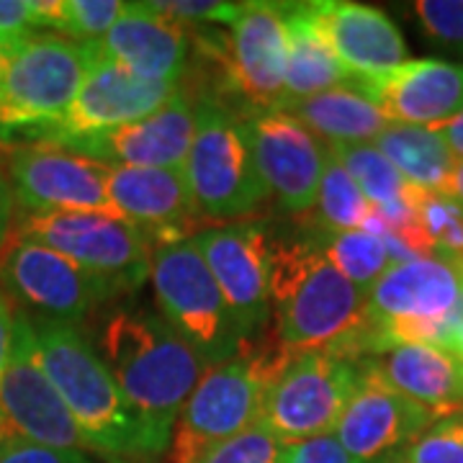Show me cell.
I'll return each mask as SVG.
<instances>
[{"mask_svg": "<svg viewBox=\"0 0 463 463\" xmlns=\"http://www.w3.org/2000/svg\"><path fill=\"white\" fill-rule=\"evenodd\" d=\"M96 347L145 435L149 458L165 453L209 364L160 312L137 304H114L100 317Z\"/></svg>", "mask_w": 463, "mask_h": 463, "instance_id": "1", "label": "cell"}, {"mask_svg": "<svg viewBox=\"0 0 463 463\" xmlns=\"http://www.w3.org/2000/svg\"><path fill=\"white\" fill-rule=\"evenodd\" d=\"M268 288L286 350H332L350 361L368 358V291L347 281L312 237L279 240L268 234Z\"/></svg>", "mask_w": 463, "mask_h": 463, "instance_id": "2", "label": "cell"}, {"mask_svg": "<svg viewBox=\"0 0 463 463\" xmlns=\"http://www.w3.org/2000/svg\"><path fill=\"white\" fill-rule=\"evenodd\" d=\"M32 325L52 386L90 440L93 453L111 458H149L145 435L96 343L75 325L33 319Z\"/></svg>", "mask_w": 463, "mask_h": 463, "instance_id": "3", "label": "cell"}, {"mask_svg": "<svg viewBox=\"0 0 463 463\" xmlns=\"http://www.w3.org/2000/svg\"><path fill=\"white\" fill-rule=\"evenodd\" d=\"M368 358L399 345H450L463 322V260L420 255L389 265L368 288Z\"/></svg>", "mask_w": 463, "mask_h": 463, "instance_id": "4", "label": "cell"}, {"mask_svg": "<svg viewBox=\"0 0 463 463\" xmlns=\"http://www.w3.org/2000/svg\"><path fill=\"white\" fill-rule=\"evenodd\" d=\"M291 355L283 345L248 343L230 361L209 365L175 422L173 463H196L203 450L255 425L270 383Z\"/></svg>", "mask_w": 463, "mask_h": 463, "instance_id": "5", "label": "cell"}, {"mask_svg": "<svg viewBox=\"0 0 463 463\" xmlns=\"http://www.w3.org/2000/svg\"><path fill=\"white\" fill-rule=\"evenodd\" d=\"M88 70L85 44L52 32L18 33L0 65V142L54 127Z\"/></svg>", "mask_w": 463, "mask_h": 463, "instance_id": "6", "label": "cell"}, {"mask_svg": "<svg viewBox=\"0 0 463 463\" xmlns=\"http://www.w3.org/2000/svg\"><path fill=\"white\" fill-rule=\"evenodd\" d=\"M149 281L157 312L209 365L230 361L248 345L191 237L152 250Z\"/></svg>", "mask_w": 463, "mask_h": 463, "instance_id": "7", "label": "cell"}, {"mask_svg": "<svg viewBox=\"0 0 463 463\" xmlns=\"http://www.w3.org/2000/svg\"><path fill=\"white\" fill-rule=\"evenodd\" d=\"M0 291L33 322L75 327L124 297L114 283L18 234L0 250Z\"/></svg>", "mask_w": 463, "mask_h": 463, "instance_id": "8", "label": "cell"}, {"mask_svg": "<svg viewBox=\"0 0 463 463\" xmlns=\"http://www.w3.org/2000/svg\"><path fill=\"white\" fill-rule=\"evenodd\" d=\"M199 124L188 147L183 175L201 216L234 219L255 214L270 196L252 160L245 118L201 99Z\"/></svg>", "mask_w": 463, "mask_h": 463, "instance_id": "9", "label": "cell"}, {"mask_svg": "<svg viewBox=\"0 0 463 463\" xmlns=\"http://www.w3.org/2000/svg\"><path fill=\"white\" fill-rule=\"evenodd\" d=\"M14 234L65 255L67 260L114 283L121 294H132L149 279L152 242L145 232L118 216L93 212H21Z\"/></svg>", "mask_w": 463, "mask_h": 463, "instance_id": "10", "label": "cell"}, {"mask_svg": "<svg viewBox=\"0 0 463 463\" xmlns=\"http://www.w3.org/2000/svg\"><path fill=\"white\" fill-rule=\"evenodd\" d=\"M358 371V361L332 350L294 353L265 394L260 422L283 446L335 432Z\"/></svg>", "mask_w": 463, "mask_h": 463, "instance_id": "11", "label": "cell"}, {"mask_svg": "<svg viewBox=\"0 0 463 463\" xmlns=\"http://www.w3.org/2000/svg\"><path fill=\"white\" fill-rule=\"evenodd\" d=\"M18 438L36 446L93 453L78 422L52 386L39 358L32 319L16 312L8 364L0 376V440Z\"/></svg>", "mask_w": 463, "mask_h": 463, "instance_id": "12", "label": "cell"}, {"mask_svg": "<svg viewBox=\"0 0 463 463\" xmlns=\"http://www.w3.org/2000/svg\"><path fill=\"white\" fill-rule=\"evenodd\" d=\"M178 90V83L139 78L127 67L93 57L88 52V70L70 109L54 127L36 134L33 142L62 147L67 142L132 124L163 109Z\"/></svg>", "mask_w": 463, "mask_h": 463, "instance_id": "13", "label": "cell"}, {"mask_svg": "<svg viewBox=\"0 0 463 463\" xmlns=\"http://www.w3.org/2000/svg\"><path fill=\"white\" fill-rule=\"evenodd\" d=\"M5 175L24 214L93 212L116 216L106 191L109 167L70 149L50 145L11 149Z\"/></svg>", "mask_w": 463, "mask_h": 463, "instance_id": "14", "label": "cell"}, {"mask_svg": "<svg viewBox=\"0 0 463 463\" xmlns=\"http://www.w3.org/2000/svg\"><path fill=\"white\" fill-rule=\"evenodd\" d=\"M245 134L268 194L288 214L309 212L330 160L327 145L298 118L279 109L248 116Z\"/></svg>", "mask_w": 463, "mask_h": 463, "instance_id": "15", "label": "cell"}, {"mask_svg": "<svg viewBox=\"0 0 463 463\" xmlns=\"http://www.w3.org/2000/svg\"><path fill=\"white\" fill-rule=\"evenodd\" d=\"M209 265L230 315L245 343H252L270 319L268 232L260 224H224L191 237Z\"/></svg>", "mask_w": 463, "mask_h": 463, "instance_id": "16", "label": "cell"}, {"mask_svg": "<svg viewBox=\"0 0 463 463\" xmlns=\"http://www.w3.org/2000/svg\"><path fill=\"white\" fill-rule=\"evenodd\" d=\"M286 3H242L227 36L230 93L245 100L252 114L279 109L286 85Z\"/></svg>", "mask_w": 463, "mask_h": 463, "instance_id": "17", "label": "cell"}, {"mask_svg": "<svg viewBox=\"0 0 463 463\" xmlns=\"http://www.w3.org/2000/svg\"><path fill=\"white\" fill-rule=\"evenodd\" d=\"M358 365V383L335 425V438L355 463H376L410 446L435 417L383 383L365 361Z\"/></svg>", "mask_w": 463, "mask_h": 463, "instance_id": "18", "label": "cell"}, {"mask_svg": "<svg viewBox=\"0 0 463 463\" xmlns=\"http://www.w3.org/2000/svg\"><path fill=\"white\" fill-rule=\"evenodd\" d=\"M386 124L438 127L463 114V65L446 60H407L371 78H350Z\"/></svg>", "mask_w": 463, "mask_h": 463, "instance_id": "19", "label": "cell"}, {"mask_svg": "<svg viewBox=\"0 0 463 463\" xmlns=\"http://www.w3.org/2000/svg\"><path fill=\"white\" fill-rule=\"evenodd\" d=\"M196 124V103L178 90L155 114L109 132L67 142L62 149L106 167H183Z\"/></svg>", "mask_w": 463, "mask_h": 463, "instance_id": "20", "label": "cell"}, {"mask_svg": "<svg viewBox=\"0 0 463 463\" xmlns=\"http://www.w3.org/2000/svg\"><path fill=\"white\" fill-rule=\"evenodd\" d=\"M106 191L114 214L145 232L152 250L185 240L201 216L183 167H109Z\"/></svg>", "mask_w": 463, "mask_h": 463, "instance_id": "21", "label": "cell"}, {"mask_svg": "<svg viewBox=\"0 0 463 463\" xmlns=\"http://www.w3.org/2000/svg\"><path fill=\"white\" fill-rule=\"evenodd\" d=\"M85 47L93 57L111 60L139 78L178 83L188 65L191 33L188 26L157 14L149 3H127L114 26Z\"/></svg>", "mask_w": 463, "mask_h": 463, "instance_id": "22", "label": "cell"}, {"mask_svg": "<svg viewBox=\"0 0 463 463\" xmlns=\"http://www.w3.org/2000/svg\"><path fill=\"white\" fill-rule=\"evenodd\" d=\"M312 16L350 78H371L407 62L399 26L383 11L350 0H315Z\"/></svg>", "mask_w": 463, "mask_h": 463, "instance_id": "23", "label": "cell"}, {"mask_svg": "<svg viewBox=\"0 0 463 463\" xmlns=\"http://www.w3.org/2000/svg\"><path fill=\"white\" fill-rule=\"evenodd\" d=\"M402 397L438 420L463 412V364L446 347L399 345L364 358Z\"/></svg>", "mask_w": 463, "mask_h": 463, "instance_id": "24", "label": "cell"}, {"mask_svg": "<svg viewBox=\"0 0 463 463\" xmlns=\"http://www.w3.org/2000/svg\"><path fill=\"white\" fill-rule=\"evenodd\" d=\"M286 36L288 57L283 103L312 99L350 80L347 70L340 65L327 39L319 32L309 3H286Z\"/></svg>", "mask_w": 463, "mask_h": 463, "instance_id": "25", "label": "cell"}, {"mask_svg": "<svg viewBox=\"0 0 463 463\" xmlns=\"http://www.w3.org/2000/svg\"><path fill=\"white\" fill-rule=\"evenodd\" d=\"M279 111L298 118L317 137L327 139V145L373 142L389 127L386 118L373 109V103L350 83L337 85L312 99L283 103Z\"/></svg>", "mask_w": 463, "mask_h": 463, "instance_id": "26", "label": "cell"}, {"mask_svg": "<svg viewBox=\"0 0 463 463\" xmlns=\"http://www.w3.org/2000/svg\"><path fill=\"white\" fill-rule=\"evenodd\" d=\"M381 155L397 167L399 175L414 188L440 191L450 167L456 163L453 149L430 127H404L389 124L373 139Z\"/></svg>", "mask_w": 463, "mask_h": 463, "instance_id": "27", "label": "cell"}, {"mask_svg": "<svg viewBox=\"0 0 463 463\" xmlns=\"http://www.w3.org/2000/svg\"><path fill=\"white\" fill-rule=\"evenodd\" d=\"M312 240L347 281L361 286L365 291L376 283V279L389 265H394L383 237L371 230L332 232V234L315 232Z\"/></svg>", "mask_w": 463, "mask_h": 463, "instance_id": "28", "label": "cell"}, {"mask_svg": "<svg viewBox=\"0 0 463 463\" xmlns=\"http://www.w3.org/2000/svg\"><path fill=\"white\" fill-rule=\"evenodd\" d=\"M317 234H332V232L364 230L371 203L361 194V188L347 175V170L330 155L325 175L317 191Z\"/></svg>", "mask_w": 463, "mask_h": 463, "instance_id": "29", "label": "cell"}, {"mask_svg": "<svg viewBox=\"0 0 463 463\" xmlns=\"http://www.w3.org/2000/svg\"><path fill=\"white\" fill-rule=\"evenodd\" d=\"M330 155L345 167L347 175L361 188L371 206L389 203L407 196L410 183L399 175V170L383 155L373 142H358V145H327Z\"/></svg>", "mask_w": 463, "mask_h": 463, "instance_id": "30", "label": "cell"}, {"mask_svg": "<svg viewBox=\"0 0 463 463\" xmlns=\"http://www.w3.org/2000/svg\"><path fill=\"white\" fill-rule=\"evenodd\" d=\"M47 32L60 33L70 42H99L127 11L121 0H42Z\"/></svg>", "mask_w": 463, "mask_h": 463, "instance_id": "31", "label": "cell"}, {"mask_svg": "<svg viewBox=\"0 0 463 463\" xmlns=\"http://www.w3.org/2000/svg\"><path fill=\"white\" fill-rule=\"evenodd\" d=\"M410 199L432 255L463 260V201L414 185H410Z\"/></svg>", "mask_w": 463, "mask_h": 463, "instance_id": "32", "label": "cell"}, {"mask_svg": "<svg viewBox=\"0 0 463 463\" xmlns=\"http://www.w3.org/2000/svg\"><path fill=\"white\" fill-rule=\"evenodd\" d=\"M399 453L407 463H463V412L432 420Z\"/></svg>", "mask_w": 463, "mask_h": 463, "instance_id": "33", "label": "cell"}, {"mask_svg": "<svg viewBox=\"0 0 463 463\" xmlns=\"http://www.w3.org/2000/svg\"><path fill=\"white\" fill-rule=\"evenodd\" d=\"M283 450L286 446L258 420L248 430L203 450L196 463H281Z\"/></svg>", "mask_w": 463, "mask_h": 463, "instance_id": "34", "label": "cell"}, {"mask_svg": "<svg viewBox=\"0 0 463 463\" xmlns=\"http://www.w3.org/2000/svg\"><path fill=\"white\" fill-rule=\"evenodd\" d=\"M414 16L430 42L463 57V0H420Z\"/></svg>", "mask_w": 463, "mask_h": 463, "instance_id": "35", "label": "cell"}, {"mask_svg": "<svg viewBox=\"0 0 463 463\" xmlns=\"http://www.w3.org/2000/svg\"><path fill=\"white\" fill-rule=\"evenodd\" d=\"M157 14L178 21L183 26L206 21V24H234V18L240 14L242 3H219V0H173V3H149Z\"/></svg>", "mask_w": 463, "mask_h": 463, "instance_id": "36", "label": "cell"}, {"mask_svg": "<svg viewBox=\"0 0 463 463\" xmlns=\"http://www.w3.org/2000/svg\"><path fill=\"white\" fill-rule=\"evenodd\" d=\"M0 463H93L88 453L80 450H60L8 438L0 440Z\"/></svg>", "mask_w": 463, "mask_h": 463, "instance_id": "37", "label": "cell"}, {"mask_svg": "<svg viewBox=\"0 0 463 463\" xmlns=\"http://www.w3.org/2000/svg\"><path fill=\"white\" fill-rule=\"evenodd\" d=\"M281 463H355L347 450L340 446V440L335 438V432L327 435H317L286 446L281 456Z\"/></svg>", "mask_w": 463, "mask_h": 463, "instance_id": "38", "label": "cell"}, {"mask_svg": "<svg viewBox=\"0 0 463 463\" xmlns=\"http://www.w3.org/2000/svg\"><path fill=\"white\" fill-rule=\"evenodd\" d=\"M47 29L42 0H0V33H29Z\"/></svg>", "mask_w": 463, "mask_h": 463, "instance_id": "39", "label": "cell"}, {"mask_svg": "<svg viewBox=\"0 0 463 463\" xmlns=\"http://www.w3.org/2000/svg\"><path fill=\"white\" fill-rule=\"evenodd\" d=\"M14 330H16V309L8 301V297L0 291V376L8 364L11 345H14Z\"/></svg>", "mask_w": 463, "mask_h": 463, "instance_id": "40", "label": "cell"}, {"mask_svg": "<svg viewBox=\"0 0 463 463\" xmlns=\"http://www.w3.org/2000/svg\"><path fill=\"white\" fill-rule=\"evenodd\" d=\"M14 214H16V196L8 183V175L0 167V250L8 242L11 230H14Z\"/></svg>", "mask_w": 463, "mask_h": 463, "instance_id": "41", "label": "cell"}, {"mask_svg": "<svg viewBox=\"0 0 463 463\" xmlns=\"http://www.w3.org/2000/svg\"><path fill=\"white\" fill-rule=\"evenodd\" d=\"M435 132L440 134L448 142V147L453 149L456 157H463V114H458L456 118H450L446 124H438V127H430Z\"/></svg>", "mask_w": 463, "mask_h": 463, "instance_id": "42", "label": "cell"}, {"mask_svg": "<svg viewBox=\"0 0 463 463\" xmlns=\"http://www.w3.org/2000/svg\"><path fill=\"white\" fill-rule=\"evenodd\" d=\"M440 191L448 194V196H453V199L463 201V157H456V163L450 167V173H448Z\"/></svg>", "mask_w": 463, "mask_h": 463, "instance_id": "43", "label": "cell"}, {"mask_svg": "<svg viewBox=\"0 0 463 463\" xmlns=\"http://www.w3.org/2000/svg\"><path fill=\"white\" fill-rule=\"evenodd\" d=\"M448 350L458 358L463 364V322L458 325V330L453 332V337H450V345H448Z\"/></svg>", "mask_w": 463, "mask_h": 463, "instance_id": "44", "label": "cell"}, {"mask_svg": "<svg viewBox=\"0 0 463 463\" xmlns=\"http://www.w3.org/2000/svg\"><path fill=\"white\" fill-rule=\"evenodd\" d=\"M18 33H0V65H3V60H5V52L8 47L14 44V39H16Z\"/></svg>", "mask_w": 463, "mask_h": 463, "instance_id": "45", "label": "cell"}, {"mask_svg": "<svg viewBox=\"0 0 463 463\" xmlns=\"http://www.w3.org/2000/svg\"><path fill=\"white\" fill-rule=\"evenodd\" d=\"M376 463H407V461L402 458V453H392V456H386V458H381V461Z\"/></svg>", "mask_w": 463, "mask_h": 463, "instance_id": "46", "label": "cell"}]
</instances>
